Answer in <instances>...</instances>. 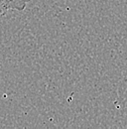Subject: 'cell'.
Here are the masks:
<instances>
[{
  "label": "cell",
  "instance_id": "6da1fadb",
  "mask_svg": "<svg viewBox=\"0 0 127 129\" xmlns=\"http://www.w3.org/2000/svg\"><path fill=\"white\" fill-rule=\"evenodd\" d=\"M31 0H0V17L10 11H24Z\"/></svg>",
  "mask_w": 127,
  "mask_h": 129
}]
</instances>
